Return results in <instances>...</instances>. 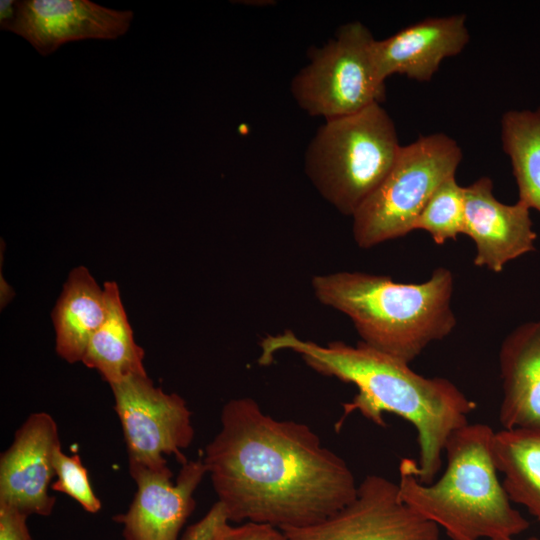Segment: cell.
Returning a JSON list of instances; mask_svg holds the SVG:
<instances>
[{
    "label": "cell",
    "instance_id": "cell-15",
    "mask_svg": "<svg viewBox=\"0 0 540 540\" xmlns=\"http://www.w3.org/2000/svg\"><path fill=\"white\" fill-rule=\"evenodd\" d=\"M503 429L540 432V318L517 326L499 350Z\"/></svg>",
    "mask_w": 540,
    "mask_h": 540
},
{
    "label": "cell",
    "instance_id": "cell-5",
    "mask_svg": "<svg viewBox=\"0 0 540 540\" xmlns=\"http://www.w3.org/2000/svg\"><path fill=\"white\" fill-rule=\"evenodd\" d=\"M400 148L392 118L373 104L325 120L306 150L305 172L329 204L352 217L385 179Z\"/></svg>",
    "mask_w": 540,
    "mask_h": 540
},
{
    "label": "cell",
    "instance_id": "cell-8",
    "mask_svg": "<svg viewBox=\"0 0 540 540\" xmlns=\"http://www.w3.org/2000/svg\"><path fill=\"white\" fill-rule=\"evenodd\" d=\"M110 387L129 464L157 469L167 465L165 455L185 464L183 450L194 438L192 413L185 400L156 387L148 375H134Z\"/></svg>",
    "mask_w": 540,
    "mask_h": 540
},
{
    "label": "cell",
    "instance_id": "cell-4",
    "mask_svg": "<svg viewBox=\"0 0 540 540\" xmlns=\"http://www.w3.org/2000/svg\"><path fill=\"white\" fill-rule=\"evenodd\" d=\"M494 433L484 423H468L455 430L444 448L446 469L436 482L422 483L413 459L400 462L401 499L442 527L452 540L513 537L529 528L498 478L492 456Z\"/></svg>",
    "mask_w": 540,
    "mask_h": 540
},
{
    "label": "cell",
    "instance_id": "cell-10",
    "mask_svg": "<svg viewBox=\"0 0 540 540\" xmlns=\"http://www.w3.org/2000/svg\"><path fill=\"white\" fill-rule=\"evenodd\" d=\"M129 471L137 491L127 512L115 517L123 525L124 540H179L195 508L193 494L207 474L203 459L181 465L175 482L167 465L155 469L129 464Z\"/></svg>",
    "mask_w": 540,
    "mask_h": 540
},
{
    "label": "cell",
    "instance_id": "cell-22",
    "mask_svg": "<svg viewBox=\"0 0 540 540\" xmlns=\"http://www.w3.org/2000/svg\"><path fill=\"white\" fill-rule=\"evenodd\" d=\"M215 540H287V538L277 527L248 521L241 526L225 524L218 531Z\"/></svg>",
    "mask_w": 540,
    "mask_h": 540
},
{
    "label": "cell",
    "instance_id": "cell-12",
    "mask_svg": "<svg viewBox=\"0 0 540 540\" xmlns=\"http://www.w3.org/2000/svg\"><path fill=\"white\" fill-rule=\"evenodd\" d=\"M132 19L130 10H114L88 0H24L18 1L8 31L46 56L71 41L117 39L128 31Z\"/></svg>",
    "mask_w": 540,
    "mask_h": 540
},
{
    "label": "cell",
    "instance_id": "cell-1",
    "mask_svg": "<svg viewBox=\"0 0 540 540\" xmlns=\"http://www.w3.org/2000/svg\"><path fill=\"white\" fill-rule=\"evenodd\" d=\"M220 423L203 462L230 521L304 527L355 498L348 464L307 424L276 419L249 397L228 401Z\"/></svg>",
    "mask_w": 540,
    "mask_h": 540
},
{
    "label": "cell",
    "instance_id": "cell-23",
    "mask_svg": "<svg viewBox=\"0 0 540 540\" xmlns=\"http://www.w3.org/2000/svg\"><path fill=\"white\" fill-rule=\"evenodd\" d=\"M229 521L224 505L217 501L202 519L187 527L179 540H215L220 528Z\"/></svg>",
    "mask_w": 540,
    "mask_h": 540
},
{
    "label": "cell",
    "instance_id": "cell-17",
    "mask_svg": "<svg viewBox=\"0 0 540 540\" xmlns=\"http://www.w3.org/2000/svg\"><path fill=\"white\" fill-rule=\"evenodd\" d=\"M108 315L87 345L82 363L95 369L111 386L134 375H147L144 350L134 338L116 282L104 283Z\"/></svg>",
    "mask_w": 540,
    "mask_h": 540
},
{
    "label": "cell",
    "instance_id": "cell-20",
    "mask_svg": "<svg viewBox=\"0 0 540 540\" xmlns=\"http://www.w3.org/2000/svg\"><path fill=\"white\" fill-rule=\"evenodd\" d=\"M465 198L464 187L455 178H447L432 194L419 214L414 230H424L433 241L442 245L464 234Z\"/></svg>",
    "mask_w": 540,
    "mask_h": 540
},
{
    "label": "cell",
    "instance_id": "cell-27",
    "mask_svg": "<svg viewBox=\"0 0 540 540\" xmlns=\"http://www.w3.org/2000/svg\"><path fill=\"white\" fill-rule=\"evenodd\" d=\"M487 540H513V537H498V538H491V539H487ZM527 540H540L539 538L537 537H530L528 538Z\"/></svg>",
    "mask_w": 540,
    "mask_h": 540
},
{
    "label": "cell",
    "instance_id": "cell-16",
    "mask_svg": "<svg viewBox=\"0 0 540 540\" xmlns=\"http://www.w3.org/2000/svg\"><path fill=\"white\" fill-rule=\"evenodd\" d=\"M108 315L106 291L84 266L72 269L51 313L56 352L68 363L81 362L89 340Z\"/></svg>",
    "mask_w": 540,
    "mask_h": 540
},
{
    "label": "cell",
    "instance_id": "cell-7",
    "mask_svg": "<svg viewBox=\"0 0 540 540\" xmlns=\"http://www.w3.org/2000/svg\"><path fill=\"white\" fill-rule=\"evenodd\" d=\"M375 40L363 23L353 21L311 51L310 62L291 82V93L300 108L331 120L381 104L386 90L374 62Z\"/></svg>",
    "mask_w": 540,
    "mask_h": 540
},
{
    "label": "cell",
    "instance_id": "cell-21",
    "mask_svg": "<svg viewBox=\"0 0 540 540\" xmlns=\"http://www.w3.org/2000/svg\"><path fill=\"white\" fill-rule=\"evenodd\" d=\"M56 481L51 485L53 491L64 493L89 513H97L101 509V501L97 498L89 482L87 469L78 455L69 456L58 449L54 457Z\"/></svg>",
    "mask_w": 540,
    "mask_h": 540
},
{
    "label": "cell",
    "instance_id": "cell-9",
    "mask_svg": "<svg viewBox=\"0 0 540 540\" xmlns=\"http://www.w3.org/2000/svg\"><path fill=\"white\" fill-rule=\"evenodd\" d=\"M287 540H439V527L412 510L398 484L368 475L355 498L324 520L281 529Z\"/></svg>",
    "mask_w": 540,
    "mask_h": 540
},
{
    "label": "cell",
    "instance_id": "cell-6",
    "mask_svg": "<svg viewBox=\"0 0 540 540\" xmlns=\"http://www.w3.org/2000/svg\"><path fill=\"white\" fill-rule=\"evenodd\" d=\"M462 157L456 140L441 132L401 146L385 179L352 216L356 244L367 249L414 231L424 206L455 176Z\"/></svg>",
    "mask_w": 540,
    "mask_h": 540
},
{
    "label": "cell",
    "instance_id": "cell-14",
    "mask_svg": "<svg viewBox=\"0 0 540 540\" xmlns=\"http://www.w3.org/2000/svg\"><path fill=\"white\" fill-rule=\"evenodd\" d=\"M469 39L465 14L423 19L375 40L373 57L378 75L383 81L393 74L429 81L441 62L461 53Z\"/></svg>",
    "mask_w": 540,
    "mask_h": 540
},
{
    "label": "cell",
    "instance_id": "cell-19",
    "mask_svg": "<svg viewBox=\"0 0 540 540\" xmlns=\"http://www.w3.org/2000/svg\"><path fill=\"white\" fill-rule=\"evenodd\" d=\"M501 143L510 159L518 200L540 213V107L504 113Z\"/></svg>",
    "mask_w": 540,
    "mask_h": 540
},
{
    "label": "cell",
    "instance_id": "cell-25",
    "mask_svg": "<svg viewBox=\"0 0 540 540\" xmlns=\"http://www.w3.org/2000/svg\"><path fill=\"white\" fill-rule=\"evenodd\" d=\"M18 1L1 0L0 2V25L1 29L9 30L17 14Z\"/></svg>",
    "mask_w": 540,
    "mask_h": 540
},
{
    "label": "cell",
    "instance_id": "cell-26",
    "mask_svg": "<svg viewBox=\"0 0 540 540\" xmlns=\"http://www.w3.org/2000/svg\"><path fill=\"white\" fill-rule=\"evenodd\" d=\"M13 296H14L13 288L7 283V281L3 278V275L1 273V278H0L1 309H3L12 300Z\"/></svg>",
    "mask_w": 540,
    "mask_h": 540
},
{
    "label": "cell",
    "instance_id": "cell-2",
    "mask_svg": "<svg viewBox=\"0 0 540 540\" xmlns=\"http://www.w3.org/2000/svg\"><path fill=\"white\" fill-rule=\"evenodd\" d=\"M260 348L261 365L270 364L280 351H292L319 374L354 384L358 393L344 405V416L358 411L384 426L383 414L392 413L411 423L419 445L415 471L424 484L433 482L440 470L449 436L468 424V415L476 409V403L450 380L424 377L409 363L361 341L356 346L342 341L321 345L285 330L266 335Z\"/></svg>",
    "mask_w": 540,
    "mask_h": 540
},
{
    "label": "cell",
    "instance_id": "cell-18",
    "mask_svg": "<svg viewBox=\"0 0 540 540\" xmlns=\"http://www.w3.org/2000/svg\"><path fill=\"white\" fill-rule=\"evenodd\" d=\"M492 456L510 501L524 506L540 523V432L499 430Z\"/></svg>",
    "mask_w": 540,
    "mask_h": 540
},
{
    "label": "cell",
    "instance_id": "cell-3",
    "mask_svg": "<svg viewBox=\"0 0 540 540\" xmlns=\"http://www.w3.org/2000/svg\"><path fill=\"white\" fill-rule=\"evenodd\" d=\"M311 287L321 304L351 320L361 342L409 364L456 327L454 277L445 267L422 283L340 271L314 276Z\"/></svg>",
    "mask_w": 540,
    "mask_h": 540
},
{
    "label": "cell",
    "instance_id": "cell-11",
    "mask_svg": "<svg viewBox=\"0 0 540 540\" xmlns=\"http://www.w3.org/2000/svg\"><path fill=\"white\" fill-rule=\"evenodd\" d=\"M60 448L53 417L46 412L30 414L0 456V504L27 516L50 515L56 498L48 489L56 476L54 457Z\"/></svg>",
    "mask_w": 540,
    "mask_h": 540
},
{
    "label": "cell",
    "instance_id": "cell-24",
    "mask_svg": "<svg viewBox=\"0 0 540 540\" xmlns=\"http://www.w3.org/2000/svg\"><path fill=\"white\" fill-rule=\"evenodd\" d=\"M27 518L17 509L0 504V540H32Z\"/></svg>",
    "mask_w": 540,
    "mask_h": 540
},
{
    "label": "cell",
    "instance_id": "cell-13",
    "mask_svg": "<svg viewBox=\"0 0 540 540\" xmlns=\"http://www.w3.org/2000/svg\"><path fill=\"white\" fill-rule=\"evenodd\" d=\"M464 198V234L475 244V266L498 273L510 261L535 250L537 234L525 203L500 202L487 176L465 186Z\"/></svg>",
    "mask_w": 540,
    "mask_h": 540
}]
</instances>
